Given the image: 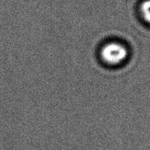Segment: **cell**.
Here are the masks:
<instances>
[{
  "label": "cell",
  "mask_w": 150,
  "mask_h": 150,
  "mask_svg": "<svg viewBox=\"0 0 150 150\" xmlns=\"http://www.w3.org/2000/svg\"><path fill=\"white\" fill-rule=\"evenodd\" d=\"M100 57L104 63L110 66H118L124 62L128 57L126 45L118 41H110L101 47Z\"/></svg>",
  "instance_id": "6da1fadb"
},
{
  "label": "cell",
  "mask_w": 150,
  "mask_h": 150,
  "mask_svg": "<svg viewBox=\"0 0 150 150\" xmlns=\"http://www.w3.org/2000/svg\"><path fill=\"white\" fill-rule=\"evenodd\" d=\"M140 13L143 20L150 25V0H145L140 5Z\"/></svg>",
  "instance_id": "7a4b0ae2"
}]
</instances>
